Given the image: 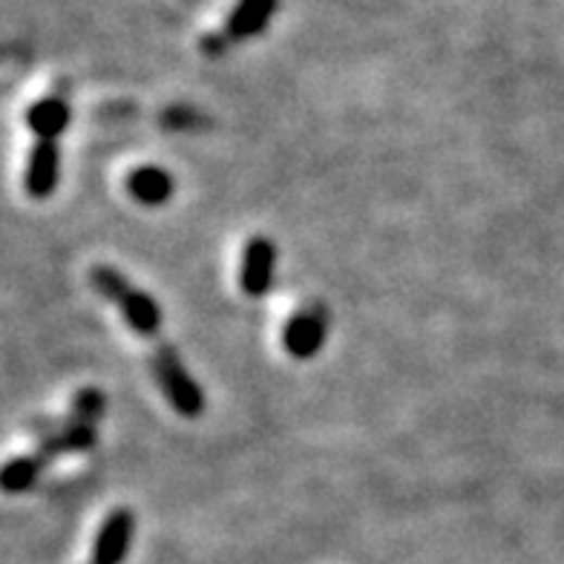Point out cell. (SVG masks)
Wrapping results in <instances>:
<instances>
[{"mask_svg":"<svg viewBox=\"0 0 564 564\" xmlns=\"http://www.w3.org/2000/svg\"><path fill=\"white\" fill-rule=\"evenodd\" d=\"M90 286L104 297L106 303L118 305L124 323L136 335H159V328H162V309H159V303H155L148 291L130 286V279L124 277L122 271L113 268V265H92Z\"/></svg>","mask_w":564,"mask_h":564,"instance_id":"obj_1","label":"cell"},{"mask_svg":"<svg viewBox=\"0 0 564 564\" xmlns=\"http://www.w3.org/2000/svg\"><path fill=\"white\" fill-rule=\"evenodd\" d=\"M150 372H153L155 386L162 389L176 415L181 417H199L205 412V394L199 389L185 363H181L179 352L171 343H155L150 352Z\"/></svg>","mask_w":564,"mask_h":564,"instance_id":"obj_2","label":"cell"},{"mask_svg":"<svg viewBox=\"0 0 564 564\" xmlns=\"http://www.w3.org/2000/svg\"><path fill=\"white\" fill-rule=\"evenodd\" d=\"M328 337V309L311 303L309 309L297 311L283 328V346L297 360H311L326 346Z\"/></svg>","mask_w":564,"mask_h":564,"instance_id":"obj_3","label":"cell"},{"mask_svg":"<svg viewBox=\"0 0 564 564\" xmlns=\"http://www.w3.org/2000/svg\"><path fill=\"white\" fill-rule=\"evenodd\" d=\"M133 530H136V515L127 507L106 515L92 541V564H122L130 550Z\"/></svg>","mask_w":564,"mask_h":564,"instance_id":"obj_4","label":"cell"},{"mask_svg":"<svg viewBox=\"0 0 564 564\" xmlns=\"http://www.w3.org/2000/svg\"><path fill=\"white\" fill-rule=\"evenodd\" d=\"M58 176H61V150L58 141L38 139L29 150L24 173V188L33 199H50L58 188Z\"/></svg>","mask_w":564,"mask_h":564,"instance_id":"obj_5","label":"cell"},{"mask_svg":"<svg viewBox=\"0 0 564 564\" xmlns=\"http://www.w3.org/2000/svg\"><path fill=\"white\" fill-rule=\"evenodd\" d=\"M274 262H277V248L265 237L248 239L242 251V268H239V286L248 297H265L274 283Z\"/></svg>","mask_w":564,"mask_h":564,"instance_id":"obj_6","label":"cell"},{"mask_svg":"<svg viewBox=\"0 0 564 564\" xmlns=\"http://www.w3.org/2000/svg\"><path fill=\"white\" fill-rule=\"evenodd\" d=\"M127 190L136 202L148 208L164 205L173 197V176L164 167H139L127 176Z\"/></svg>","mask_w":564,"mask_h":564,"instance_id":"obj_7","label":"cell"},{"mask_svg":"<svg viewBox=\"0 0 564 564\" xmlns=\"http://www.w3.org/2000/svg\"><path fill=\"white\" fill-rule=\"evenodd\" d=\"M73 122V113H70V104L58 96L50 99H41L38 104H33L26 110V127L38 136V139H52L55 141L61 133L70 127Z\"/></svg>","mask_w":564,"mask_h":564,"instance_id":"obj_8","label":"cell"},{"mask_svg":"<svg viewBox=\"0 0 564 564\" xmlns=\"http://www.w3.org/2000/svg\"><path fill=\"white\" fill-rule=\"evenodd\" d=\"M274 7H277V0H239L230 12L228 24H225V38L239 41V38H251V35L262 33L268 17L274 15Z\"/></svg>","mask_w":564,"mask_h":564,"instance_id":"obj_9","label":"cell"},{"mask_svg":"<svg viewBox=\"0 0 564 564\" xmlns=\"http://www.w3.org/2000/svg\"><path fill=\"white\" fill-rule=\"evenodd\" d=\"M43 469H47V464H43L33 450L26 452V455H17V459H12L7 466H3L0 484H3V490L7 492H26L35 481H38V475H41Z\"/></svg>","mask_w":564,"mask_h":564,"instance_id":"obj_10","label":"cell"},{"mask_svg":"<svg viewBox=\"0 0 564 564\" xmlns=\"http://www.w3.org/2000/svg\"><path fill=\"white\" fill-rule=\"evenodd\" d=\"M104 412H106V398L101 389H96V386L82 389V392L73 398V406H70V417H73V421H82V424L99 426Z\"/></svg>","mask_w":564,"mask_h":564,"instance_id":"obj_11","label":"cell"},{"mask_svg":"<svg viewBox=\"0 0 564 564\" xmlns=\"http://www.w3.org/2000/svg\"><path fill=\"white\" fill-rule=\"evenodd\" d=\"M159 122L167 127V130H176V133H185V130H205L211 127V118L205 113H199L193 106H171V110H164L159 115Z\"/></svg>","mask_w":564,"mask_h":564,"instance_id":"obj_12","label":"cell"}]
</instances>
